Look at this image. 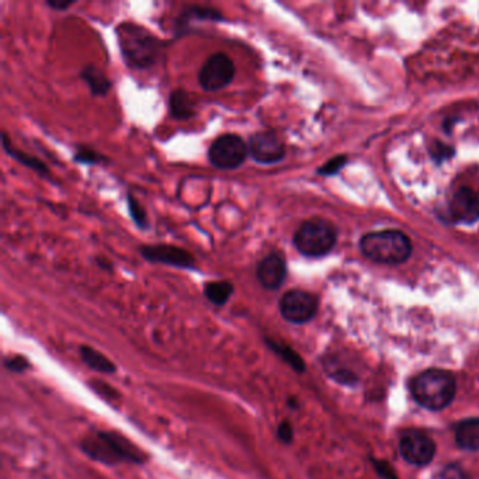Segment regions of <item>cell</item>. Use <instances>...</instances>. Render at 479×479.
<instances>
[{
    "mask_svg": "<svg viewBox=\"0 0 479 479\" xmlns=\"http://www.w3.org/2000/svg\"><path fill=\"white\" fill-rule=\"evenodd\" d=\"M116 34L122 60L129 68L148 69L158 62L163 45L149 30L135 23L122 21L116 28Z\"/></svg>",
    "mask_w": 479,
    "mask_h": 479,
    "instance_id": "cell-1",
    "label": "cell"
},
{
    "mask_svg": "<svg viewBox=\"0 0 479 479\" xmlns=\"http://www.w3.org/2000/svg\"><path fill=\"white\" fill-rule=\"evenodd\" d=\"M82 450L90 458L109 465L144 464L146 461L145 453L117 431H97L96 437H89L82 443Z\"/></svg>",
    "mask_w": 479,
    "mask_h": 479,
    "instance_id": "cell-2",
    "label": "cell"
},
{
    "mask_svg": "<svg viewBox=\"0 0 479 479\" xmlns=\"http://www.w3.org/2000/svg\"><path fill=\"white\" fill-rule=\"evenodd\" d=\"M456 380L444 370H426L411 382V392L420 407L440 411L448 407L456 397Z\"/></svg>",
    "mask_w": 479,
    "mask_h": 479,
    "instance_id": "cell-3",
    "label": "cell"
},
{
    "mask_svg": "<svg viewBox=\"0 0 479 479\" xmlns=\"http://www.w3.org/2000/svg\"><path fill=\"white\" fill-rule=\"evenodd\" d=\"M365 257L381 264H399L412 253V243L399 231H380L362 237L360 242Z\"/></svg>",
    "mask_w": 479,
    "mask_h": 479,
    "instance_id": "cell-4",
    "label": "cell"
},
{
    "mask_svg": "<svg viewBox=\"0 0 479 479\" xmlns=\"http://www.w3.org/2000/svg\"><path fill=\"white\" fill-rule=\"evenodd\" d=\"M294 246L306 257L326 256L336 244V228L323 218L303 221L294 234Z\"/></svg>",
    "mask_w": 479,
    "mask_h": 479,
    "instance_id": "cell-5",
    "label": "cell"
},
{
    "mask_svg": "<svg viewBox=\"0 0 479 479\" xmlns=\"http://www.w3.org/2000/svg\"><path fill=\"white\" fill-rule=\"evenodd\" d=\"M249 156L247 142L238 134H222L208 149L210 163L220 171H235Z\"/></svg>",
    "mask_w": 479,
    "mask_h": 479,
    "instance_id": "cell-6",
    "label": "cell"
},
{
    "mask_svg": "<svg viewBox=\"0 0 479 479\" xmlns=\"http://www.w3.org/2000/svg\"><path fill=\"white\" fill-rule=\"evenodd\" d=\"M235 63L224 53L208 57L198 72V83L205 92H218L227 87L235 77Z\"/></svg>",
    "mask_w": 479,
    "mask_h": 479,
    "instance_id": "cell-7",
    "label": "cell"
},
{
    "mask_svg": "<svg viewBox=\"0 0 479 479\" xmlns=\"http://www.w3.org/2000/svg\"><path fill=\"white\" fill-rule=\"evenodd\" d=\"M249 155L256 163L274 165L284 159L286 145L274 131H259L247 141Z\"/></svg>",
    "mask_w": 479,
    "mask_h": 479,
    "instance_id": "cell-8",
    "label": "cell"
},
{
    "mask_svg": "<svg viewBox=\"0 0 479 479\" xmlns=\"http://www.w3.org/2000/svg\"><path fill=\"white\" fill-rule=\"evenodd\" d=\"M279 309L287 322L301 325L309 322L315 316L318 300L308 291L290 290L280 298Z\"/></svg>",
    "mask_w": 479,
    "mask_h": 479,
    "instance_id": "cell-9",
    "label": "cell"
},
{
    "mask_svg": "<svg viewBox=\"0 0 479 479\" xmlns=\"http://www.w3.org/2000/svg\"><path fill=\"white\" fill-rule=\"evenodd\" d=\"M141 256L149 263H159L166 264L176 269L194 270L195 269V259L194 256L179 246L175 244H144L139 249Z\"/></svg>",
    "mask_w": 479,
    "mask_h": 479,
    "instance_id": "cell-10",
    "label": "cell"
},
{
    "mask_svg": "<svg viewBox=\"0 0 479 479\" xmlns=\"http://www.w3.org/2000/svg\"><path fill=\"white\" fill-rule=\"evenodd\" d=\"M399 451L409 464L426 465L436 454V444L424 433L408 431L401 437Z\"/></svg>",
    "mask_w": 479,
    "mask_h": 479,
    "instance_id": "cell-11",
    "label": "cell"
},
{
    "mask_svg": "<svg viewBox=\"0 0 479 479\" xmlns=\"http://www.w3.org/2000/svg\"><path fill=\"white\" fill-rule=\"evenodd\" d=\"M256 277L263 289L276 291L287 277V262L284 253L274 250L266 254L256 266Z\"/></svg>",
    "mask_w": 479,
    "mask_h": 479,
    "instance_id": "cell-12",
    "label": "cell"
},
{
    "mask_svg": "<svg viewBox=\"0 0 479 479\" xmlns=\"http://www.w3.org/2000/svg\"><path fill=\"white\" fill-rule=\"evenodd\" d=\"M450 214L458 222H477L479 220V194L467 187L457 190L450 201Z\"/></svg>",
    "mask_w": 479,
    "mask_h": 479,
    "instance_id": "cell-13",
    "label": "cell"
},
{
    "mask_svg": "<svg viewBox=\"0 0 479 479\" xmlns=\"http://www.w3.org/2000/svg\"><path fill=\"white\" fill-rule=\"evenodd\" d=\"M224 16L222 13L212 7V6H203V4H191L184 7L180 11L179 17L175 21V33L176 37H179L184 33L190 31L191 24H194L193 21H211V23H217V21H222Z\"/></svg>",
    "mask_w": 479,
    "mask_h": 479,
    "instance_id": "cell-14",
    "label": "cell"
},
{
    "mask_svg": "<svg viewBox=\"0 0 479 479\" xmlns=\"http://www.w3.org/2000/svg\"><path fill=\"white\" fill-rule=\"evenodd\" d=\"M1 146H3V151H4L11 159H14V161H17L18 163H21L23 166H26V168L34 171V172H36L37 175H40L41 178H50V176H51L48 166H47L43 161H40L38 158H36V156H33V155H30V154H27V152H24V151L17 149V148L11 144V141L9 139V136H7L6 132L1 134Z\"/></svg>",
    "mask_w": 479,
    "mask_h": 479,
    "instance_id": "cell-15",
    "label": "cell"
},
{
    "mask_svg": "<svg viewBox=\"0 0 479 479\" xmlns=\"http://www.w3.org/2000/svg\"><path fill=\"white\" fill-rule=\"evenodd\" d=\"M169 113L175 120H188L195 116V102L185 90L176 89L169 96Z\"/></svg>",
    "mask_w": 479,
    "mask_h": 479,
    "instance_id": "cell-16",
    "label": "cell"
},
{
    "mask_svg": "<svg viewBox=\"0 0 479 479\" xmlns=\"http://www.w3.org/2000/svg\"><path fill=\"white\" fill-rule=\"evenodd\" d=\"M80 79L87 85L93 96H106L112 89V82L103 70L95 65H86L80 73Z\"/></svg>",
    "mask_w": 479,
    "mask_h": 479,
    "instance_id": "cell-17",
    "label": "cell"
},
{
    "mask_svg": "<svg viewBox=\"0 0 479 479\" xmlns=\"http://www.w3.org/2000/svg\"><path fill=\"white\" fill-rule=\"evenodd\" d=\"M457 444L470 451L479 450V419L463 420L456 427Z\"/></svg>",
    "mask_w": 479,
    "mask_h": 479,
    "instance_id": "cell-18",
    "label": "cell"
},
{
    "mask_svg": "<svg viewBox=\"0 0 479 479\" xmlns=\"http://www.w3.org/2000/svg\"><path fill=\"white\" fill-rule=\"evenodd\" d=\"M79 355L82 361L93 371L100 372V374H114L117 371L116 364L106 357L103 353L99 350L90 348V346H80L79 348Z\"/></svg>",
    "mask_w": 479,
    "mask_h": 479,
    "instance_id": "cell-19",
    "label": "cell"
},
{
    "mask_svg": "<svg viewBox=\"0 0 479 479\" xmlns=\"http://www.w3.org/2000/svg\"><path fill=\"white\" fill-rule=\"evenodd\" d=\"M235 287L228 280H220V281H208L204 286V297L210 301L215 306H224L231 297L234 296Z\"/></svg>",
    "mask_w": 479,
    "mask_h": 479,
    "instance_id": "cell-20",
    "label": "cell"
},
{
    "mask_svg": "<svg viewBox=\"0 0 479 479\" xmlns=\"http://www.w3.org/2000/svg\"><path fill=\"white\" fill-rule=\"evenodd\" d=\"M266 343L280 359L286 361L293 370H296L297 372L305 371V362H303V360L301 359L300 355L296 350H293L291 348H289L283 343L274 342L271 339H266Z\"/></svg>",
    "mask_w": 479,
    "mask_h": 479,
    "instance_id": "cell-21",
    "label": "cell"
},
{
    "mask_svg": "<svg viewBox=\"0 0 479 479\" xmlns=\"http://www.w3.org/2000/svg\"><path fill=\"white\" fill-rule=\"evenodd\" d=\"M125 200H127V208H128L129 217L134 221V224L139 230H148L149 228L148 217H146V212H145L144 207L139 204V201L129 193L125 195Z\"/></svg>",
    "mask_w": 479,
    "mask_h": 479,
    "instance_id": "cell-22",
    "label": "cell"
},
{
    "mask_svg": "<svg viewBox=\"0 0 479 479\" xmlns=\"http://www.w3.org/2000/svg\"><path fill=\"white\" fill-rule=\"evenodd\" d=\"M75 162L82 163V165H99L103 162H107V158L104 155H102L100 152L92 149V148H86V146H80L77 148L75 156H73Z\"/></svg>",
    "mask_w": 479,
    "mask_h": 479,
    "instance_id": "cell-23",
    "label": "cell"
},
{
    "mask_svg": "<svg viewBox=\"0 0 479 479\" xmlns=\"http://www.w3.org/2000/svg\"><path fill=\"white\" fill-rule=\"evenodd\" d=\"M4 367L11 372L21 374L30 370L31 364L24 356H9L4 359Z\"/></svg>",
    "mask_w": 479,
    "mask_h": 479,
    "instance_id": "cell-24",
    "label": "cell"
},
{
    "mask_svg": "<svg viewBox=\"0 0 479 479\" xmlns=\"http://www.w3.org/2000/svg\"><path fill=\"white\" fill-rule=\"evenodd\" d=\"M345 163H346V156H336V158L330 159L329 162H326L323 166H321L318 169V173L323 175V176L335 175L345 166Z\"/></svg>",
    "mask_w": 479,
    "mask_h": 479,
    "instance_id": "cell-25",
    "label": "cell"
},
{
    "mask_svg": "<svg viewBox=\"0 0 479 479\" xmlns=\"http://www.w3.org/2000/svg\"><path fill=\"white\" fill-rule=\"evenodd\" d=\"M277 436L279 438L286 443V444H290L294 438V430H293V426L289 423V421H283L279 424L277 427Z\"/></svg>",
    "mask_w": 479,
    "mask_h": 479,
    "instance_id": "cell-26",
    "label": "cell"
},
{
    "mask_svg": "<svg viewBox=\"0 0 479 479\" xmlns=\"http://www.w3.org/2000/svg\"><path fill=\"white\" fill-rule=\"evenodd\" d=\"M453 154H454V151H453L450 146L443 145V144H438V142H436V146L431 148V155H433L434 159H437V161L447 159V158H450Z\"/></svg>",
    "mask_w": 479,
    "mask_h": 479,
    "instance_id": "cell-27",
    "label": "cell"
},
{
    "mask_svg": "<svg viewBox=\"0 0 479 479\" xmlns=\"http://www.w3.org/2000/svg\"><path fill=\"white\" fill-rule=\"evenodd\" d=\"M374 465H375V470L381 474V477H384L385 479H398L397 475L394 474L389 464L382 463V461H374Z\"/></svg>",
    "mask_w": 479,
    "mask_h": 479,
    "instance_id": "cell-28",
    "label": "cell"
},
{
    "mask_svg": "<svg viewBox=\"0 0 479 479\" xmlns=\"http://www.w3.org/2000/svg\"><path fill=\"white\" fill-rule=\"evenodd\" d=\"M76 1L75 0H47V6L57 11H65L70 9Z\"/></svg>",
    "mask_w": 479,
    "mask_h": 479,
    "instance_id": "cell-29",
    "label": "cell"
},
{
    "mask_svg": "<svg viewBox=\"0 0 479 479\" xmlns=\"http://www.w3.org/2000/svg\"><path fill=\"white\" fill-rule=\"evenodd\" d=\"M443 479H467V475L465 473L457 467V465H450L444 474H443Z\"/></svg>",
    "mask_w": 479,
    "mask_h": 479,
    "instance_id": "cell-30",
    "label": "cell"
}]
</instances>
